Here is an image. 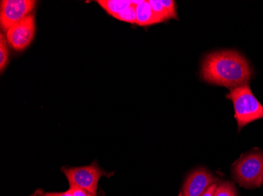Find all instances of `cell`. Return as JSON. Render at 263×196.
<instances>
[{
    "label": "cell",
    "instance_id": "5",
    "mask_svg": "<svg viewBox=\"0 0 263 196\" xmlns=\"http://www.w3.org/2000/svg\"><path fill=\"white\" fill-rule=\"evenodd\" d=\"M35 4V0H2L0 4L1 28L7 31L30 15Z\"/></svg>",
    "mask_w": 263,
    "mask_h": 196
},
{
    "label": "cell",
    "instance_id": "16",
    "mask_svg": "<svg viewBox=\"0 0 263 196\" xmlns=\"http://www.w3.org/2000/svg\"><path fill=\"white\" fill-rule=\"evenodd\" d=\"M69 191H71V194L73 196H93L88 191H85V190L82 189V188H76V187L69 188Z\"/></svg>",
    "mask_w": 263,
    "mask_h": 196
},
{
    "label": "cell",
    "instance_id": "3",
    "mask_svg": "<svg viewBox=\"0 0 263 196\" xmlns=\"http://www.w3.org/2000/svg\"><path fill=\"white\" fill-rule=\"evenodd\" d=\"M233 175L241 187L252 189L261 186L263 181V151L243 155L233 166Z\"/></svg>",
    "mask_w": 263,
    "mask_h": 196
},
{
    "label": "cell",
    "instance_id": "9",
    "mask_svg": "<svg viewBox=\"0 0 263 196\" xmlns=\"http://www.w3.org/2000/svg\"><path fill=\"white\" fill-rule=\"evenodd\" d=\"M97 3L109 15L113 17L132 4L130 0H98Z\"/></svg>",
    "mask_w": 263,
    "mask_h": 196
},
{
    "label": "cell",
    "instance_id": "20",
    "mask_svg": "<svg viewBox=\"0 0 263 196\" xmlns=\"http://www.w3.org/2000/svg\"><path fill=\"white\" fill-rule=\"evenodd\" d=\"M93 196H95V195H93Z\"/></svg>",
    "mask_w": 263,
    "mask_h": 196
},
{
    "label": "cell",
    "instance_id": "12",
    "mask_svg": "<svg viewBox=\"0 0 263 196\" xmlns=\"http://www.w3.org/2000/svg\"><path fill=\"white\" fill-rule=\"evenodd\" d=\"M214 196H238V194L233 183L226 181L218 185Z\"/></svg>",
    "mask_w": 263,
    "mask_h": 196
},
{
    "label": "cell",
    "instance_id": "10",
    "mask_svg": "<svg viewBox=\"0 0 263 196\" xmlns=\"http://www.w3.org/2000/svg\"><path fill=\"white\" fill-rule=\"evenodd\" d=\"M115 18L121 21L128 22V23L136 24L137 21V13H136L135 6L131 5L124 9L119 14L115 16Z\"/></svg>",
    "mask_w": 263,
    "mask_h": 196
},
{
    "label": "cell",
    "instance_id": "6",
    "mask_svg": "<svg viewBox=\"0 0 263 196\" xmlns=\"http://www.w3.org/2000/svg\"><path fill=\"white\" fill-rule=\"evenodd\" d=\"M35 33V16L26 17L6 31V38L9 45L16 51L26 50L33 40Z\"/></svg>",
    "mask_w": 263,
    "mask_h": 196
},
{
    "label": "cell",
    "instance_id": "4",
    "mask_svg": "<svg viewBox=\"0 0 263 196\" xmlns=\"http://www.w3.org/2000/svg\"><path fill=\"white\" fill-rule=\"evenodd\" d=\"M62 171L69 181L70 188H82L95 196L97 195L100 178L106 175L96 161L88 166L79 167L65 166L62 168Z\"/></svg>",
    "mask_w": 263,
    "mask_h": 196
},
{
    "label": "cell",
    "instance_id": "7",
    "mask_svg": "<svg viewBox=\"0 0 263 196\" xmlns=\"http://www.w3.org/2000/svg\"><path fill=\"white\" fill-rule=\"evenodd\" d=\"M215 181L210 171L199 168L187 176L180 196H201Z\"/></svg>",
    "mask_w": 263,
    "mask_h": 196
},
{
    "label": "cell",
    "instance_id": "15",
    "mask_svg": "<svg viewBox=\"0 0 263 196\" xmlns=\"http://www.w3.org/2000/svg\"><path fill=\"white\" fill-rule=\"evenodd\" d=\"M32 196H73L69 189L65 192H43L41 190L35 191Z\"/></svg>",
    "mask_w": 263,
    "mask_h": 196
},
{
    "label": "cell",
    "instance_id": "8",
    "mask_svg": "<svg viewBox=\"0 0 263 196\" xmlns=\"http://www.w3.org/2000/svg\"><path fill=\"white\" fill-rule=\"evenodd\" d=\"M136 13H137V21L136 24L139 26H149L155 24L162 22L160 18L155 15L148 1H144V3L136 7Z\"/></svg>",
    "mask_w": 263,
    "mask_h": 196
},
{
    "label": "cell",
    "instance_id": "13",
    "mask_svg": "<svg viewBox=\"0 0 263 196\" xmlns=\"http://www.w3.org/2000/svg\"><path fill=\"white\" fill-rule=\"evenodd\" d=\"M7 39H5L4 34L0 35V71L4 72L7 67L9 60L8 47L7 45Z\"/></svg>",
    "mask_w": 263,
    "mask_h": 196
},
{
    "label": "cell",
    "instance_id": "14",
    "mask_svg": "<svg viewBox=\"0 0 263 196\" xmlns=\"http://www.w3.org/2000/svg\"><path fill=\"white\" fill-rule=\"evenodd\" d=\"M162 5L165 10L169 13L171 18H177V10H176V4L173 0H161Z\"/></svg>",
    "mask_w": 263,
    "mask_h": 196
},
{
    "label": "cell",
    "instance_id": "1",
    "mask_svg": "<svg viewBox=\"0 0 263 196\" xmlns=\"http://www.w3.org/2000/svg\"><path fill=\"white\" fill-rule=\"evenodd\" d=\"M201 76L209 83L231 90L248 84L252 79V70L240 53L223 51L206 55L202 61Z\"/></svg>",
    "mask_w": 263,
    "mask_h": 196
},
{
    "label": "cell",
    "instance_id": "18",
    "mask_svg": "<svg viewBox=\"0 0 263 196\" xmlns=\"http://www.w3.org/2000/svg\"><path fill=\"white\" fill-rule=\"evenodd\" d=\"M143 3H144V0H139V1H137H137H136V0H132L131 1V4L135 6V7L140 5V4H143Z\"/></svg>",
    "mask_w": 263,
    "mask_h": 196
},
{
    "label": "cell",
    "instance_id": "2",
    "mask_svg": "<svg viewBox=\"0 0 263 196\" xmlns=\"http://www.w3.org/2000/svg\"><path fill=\"white\" fill-rule=\"evenodd\" d=\"M226 97L233 101L238 131L251 122L263 119V105L257 100L248 84L230 90Z\"/></svg>",
    "mask_w": 263,
    "mask_h": 196
},
{
    "label": "cell",
    "instance_id": "11",
    "mask_svg": "<svg viewBox=\"0 0 263 196\" xmlns=\"http://www.w3.org/2000/svg\"><path fill=\"white\" fill-rule=\"evenodd\" d=\"M148 2L155 15L160 18L162 22L171 18L161 0H149Z\"/></svg>",
    "mask_w": 263,
    "mask_h": 196
},
{
    "label": "cell",
    "instance_id": "17",
    "mask_svg": "<svg viewBox=\"0 0 263 196\" xmlns=\"http://www.w3.org/2000/svg\"><path fill=\"white\" fill-rule=\"evenodd\" d=\"M217 187H218V185H217L216 183H214V184L211 185L204 192L202 193L201 196H214V193H215V191H216Z\"/></svg>",
    "mask_w": 263,
    "mask_h": 196
},
{
    "label": "cell",
    "instance_id": "19",
    "mask_svg": "<svg viewBox=\"0 0 263 196\" xmlns=\"http://www.w3.org/2000/svg\"><path fill=\"white\" fill-rule=\"evenodd\" d=\"M262 184H263V181H262Z\"/></svg>",
    "mask_w": 263,
    "mask_h": 196
}]
</instances>
